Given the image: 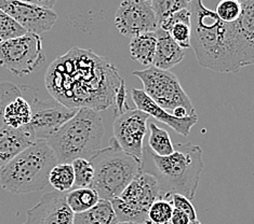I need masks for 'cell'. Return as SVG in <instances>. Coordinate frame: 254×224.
<instances>
[{"label":"cell","mask_w":254,"mask_h":224,"mask_svg":"<svg viewBox=\"0 0 254 224\" xmlns=\"http://www.w3.org/2000/svg\"><path fill=\"white\" fill-rule=\"evenodd\" d=\"M78 109L66 107L56 99L40 100L35 97L32 104V120L27 124L36 139H47L75 116Z\"/></svg>","instance_id":"obj_12"},{"label":"cell","mask_w":254,"mask_h":224,"mask_svg":"<svg viewBox=\"0 0 254 224\" xmlns=\"http://www.w3.org/2000/svg\"><path fill=\"white\" fill-rule=\"evenodd\" d=\"M0 116L3 124L19 129L27 125L32 120V105L21 95L11 99L2 109Z\"/></svg>","instance_id":"obj_20"},{"label":"cell","mask_w":254,"mask_h":224,"mask_svg":"<svg viewBox=\"0 0 254 224\" xmlns=\"http://www.w3.org/2000/svg\"><path fill=\"white\" fill-rule=\"evenodd\" d=\"M66 193L52 191L42 195L26 211V221L23 224H74L75 214L66 202Z\"/></svg>","instance_id":"obj_14"},{"label":"cell","mask_w":254,"mask_h":224,"mask_svg":"<svg viewBox=\"0 0 254 224\" xmlns=\"http://www.w3.org/2000/svg\"><path fill=\"white\" fill-rule=\"evenodd\" d=\"M174 147V152L168 156H159L148 146L144 147L142 171L158 180L160 198L170 201L173 194H182L191 201L203 171L202 149L191 142Z\"/></svg>","instance_id":"obj_3"},{"label":"cell","mask_w":254,"mask_h":224,"mask_svg":"<svg viewBox=\"0 0 254 224\" xmlns=\"http://www.w3.org/2000/svg\"><path fill=\"white\" fill-rule=\"evenodd\" d=\"M36 139L27 125L14 129L3 124L0 127V168L33 144Z\"/></svg>","instance_id":"obj_17"},{"label":"cell","mask_w":254,"mask_h":224,"mask_svg":"<svg viewBox=\"0 0 254 224\" xmlns=\"http://www.w3.org/2000/svg\"><path fill=\"white\" fill-rule=\"evenodd\" d=\"M216 14L225 23H235L243 12V2L239 0H221L216 5Z\"/></svg>","instance_id":"obj_29"},{"label":"cell","mask_w":254,"mask_h":224,"mask_svg":"<svg viewBox=\"0 0 254 224\" xmlns=\"http://www.w3.org/2000/svg\"><path fill=\"white\" fill-rule=\"evenodd\" d=\"M160 186L153 175L141 171L118 197L112 199L119 222L145 224L150 206L160 198Z\"/></svg>","instance_id":"obj_7"},{"label":"cell","mask_w":254,"mask_h":224,"mask_svg":"<svg viewBox=\"0 0 254 224\" xmlns=\"http://www.w3.org/2000/svg\"><path fill=\"white\" fill-rule=\"evenodd\" d=\"M169 34L184 50L191 46V24L177 23L169 29Z\"/></svg>","instance_id":"obj_30"},{"label":"cell","mask_w":254,"mask_h":224,"mask_svg":"<svg viewBox=\"0 0 254 224\" xmlns=\"http://www.w3.org/2000/svg\"><path fill=\"white\" fill-rule=\"evenodd\" d=\"M231 25L234 50L239 67L254 65V0L243 2L239 20Z\"/></svg>","instance_id":"obj_15"},{"label":"cell","mask_w":254,"mask_h":224,"mask_svg":"<svg viewBox=\"0 0 254 224\" xmlns=\"http://www.w3.org/2000/svg\"><path fill=\"white\" fill-rule=\"evenodd\" d=\"M118 218L110 199H100L94 207L75 214L74 224H117Z\"/></svg>","instance_id":"obj_21"},{"label":"cell","mask_w":254,"mask_h":224,"mask_svg":"<svg viewBox=\"0 0 254 224\" xmlns=\"http://www.w3.org/2000/svg\"><path fill=\"white\" fill-rule=\"evenodd\" d=\"M157 49L156 32L144 33L131 38L129 45L130 56L132 60L137 62L145 67L154 65Z\"/></svg>","instance_id":"obj_19"},{"label":"cell","mask_w":254,"mask_h":224,"mask_svg":"<svg viewBox=\"0 0 254 224\" xmlns=\"http://www.w3.org/2000/svg\"><path fill=\"white\" fill-rule=\"evenodd\" d=\"M25 34H27L26 30L13 17L0 9V42L21 37Z\"/></svg>","instance_id":"obj_28"},{"label":"cell","mask_w":254,"mask_h":224,"mask_svg":"<svg viewBox=\"0 0 254 224\" xmlns=\"http://www.w3.org/2000/svg\"><path fill=\"white\" fill-rule=\"evenodd\" d=\"M157 49L154 60L155 67L169 70L180 64L185 57V50L181 47L167 30L157 28Z\"/></svg>","instance_id":"obj_18"},{"label":"cell","mask_w":254,"mask_h":224,"mask_svg":"<svg viewBox=\"0 0 254 224\" xmlns=\"http://www.w3.org/2000/svg\"><path fill=\"white\" fill-rule=\"evenodd\" d=\"M49 184L59 192H68L75 184V173L70 163H58L49 175Z\"/></svg>","instance_id":"obj_23"},{"label":"cell","mask_w":254,"mask_h":224,"mask_svg":"<svg viewBox=\"0 0 254 224\" xmlns=\"http://www.w3.org/2000/svg\"><path fill=\"white\" fill-rule=\"evenodd\" d=\"M131 97L138 110L146 112L150 117H153L157 121H159V122L170 126L174 132H177L178 134L184 137H187L190 135L192 126L196 125L198 122V116L196 113L184 119H179L173 116L172 113L166 110V109H163L159 105H157L156 102L144 92V90L132 89Z\"/></svg>","instance_id":"obj_16"},{"label":"cell","mask_w":254,"mask_h":224,"mask_svg":"<svg viewBox=\"0 0 254 224\" xmlns=\"http://www.w3.org/2000/svg\"><path fill=\"white\" fill-rule=\"evenodd\" d=\"M170 202L172 203L173 207L182 210L187 216L190 217V221H195L197 219V213L196 209L193 207L190 199L182 194H173L170 198Z\"/></svg>","instance_id":"obj_31"},{"label":"cell","mask_w":254,"mask_h":224,"mask_svg":"<svg viewBox=\"0 0 254 224\" xmlns=\"http://www.w3.org/2000/svg\"><path fill=\"white\" fill-rule=\"evenodd\" d=\"M177 23L191 24V13H190V8L181 10V11L177 12V13L171 15L170 17H168L167 20L162 21L158 25V28H161L163 30H167V32H169V29H170L174 25V24H177Z\"/></svg>","instance_id":"obj_32"},{"label":"cell","mask_w":254,"mask_h":224,"mask_svg":"<svg viewBox=\"0 0 254 224\" xmlns=\"http://www.w3.org/2000/svg\"><path fill=\"white\" fill-rule=\"evenodd\" d=\"M0 9L13 17L27 33H47L58 21V14L52 9L20 0H0Z\"/></svg>","instance_id":"obj_13"},{"label":"cell","mask_w":254,"mask_h":224,"mask_svg":"<svg viewBox=\"0 0 254 224\" xmlns=\"http://www.w3.org/2000/svg\"><path fill=\"white\" fill-rule=\"evenodd\" d=\"M104 136V125L99 111L80 108L71 119L47 139L59 163L88 159L98 152Z\"/></svg>","instance_id":"obj_4"},{"label":"cell","mask_w":254,"mask_h":224,"mask_svg":"<svg viewBox=\"0 0 254 224\" xmlns=\"http://www.w3.org/2000/svg\"><path fill=\"white\" fill-rule=\"evenodd\" d=\"M117 224H138V223H133V222H118Z\"/></svg>","instance_id":"obj_36"},{"label":"cell","mask_w":254,"mask_h":224,"mask_svg":"<svg viewBox=\"0 0 254 224\" xmlns=\"http://www.w3.org/2000/svg\"><path fill=\"white\" fill-rule=\"evenodd\" d=\"M190 224H201L200 222H199L198 220H195V221H190Z\"/></svg>","instance_id":"obj_37"},{"label":"cell","mask_w":254,"mask_h":224,"mask_svg":"<svg viewBox=\"0 0 254 224\" xmlns=\"http://www.w3.org/2000/svg\"><path fill=\"white\" fill-rule=\"evenodd\" d=\"M149 114L138 109H129L115 119L114 140L125 152L143 163L144 138L147 134Z\"/></svg>","instance_id":"obj_10"},{"label":"cell","mask_w":254,"mask_h":224,"mask_svg":"<svg viewBox=\"0 0 254 224\" xmlns=\"http://www.w3.org/2000/svg\"><path fill=\"white\" fill-rule=\"evenodd\" d=\"M148 147L155 154L159 156L170 155L175 150L169 133L166 130L160 129L154 122L149 123Z\"/></svg>","instance_id":"obj_24"},{"label":"cell","mask_w":254,"mask_h":224,"mask_svg":"<svg viewBox=\"0 0 254 224\" xmlns=\"http://www.w3.org/2000/svg\"><path fill=\"white\" fill-rule=\"evenodd\" d=\"M45 60L42 40L38 34L27 33L21 37L0 42V66L14 76L32 74Z\"/></svg>","instance_id":"obj_9"},{"label":"cell","mask_w":254,"mask_h":224,"mask_svg":"<svg viewBox=\"0 0 254 224\" xmlns=\"http://www.w3.org/2000/svg\"><path fill=\"white\" fill-rule=\"evenodd\" d=\"M71 165L75 173V184L72 189L91 186L94 180V168L91 161L88 159H76L71 162Z\"/></svg>","instance_id":"obj_26"},{"label":"cell","mask_w":254,"mask_h":224,"mask_svg":"<svg viewBox=\"0 0 254 224\" xmlns=\"http://www.w3.org/2000/svg\"><path fill=\"white\" fill-rule=\"evenodd\" d=\"M145 1H148V2H152L153 0H145Z\"/></svg>","instance_id":"obj_38"},{"label":"cell","mask_w":254,"mask_h":224,"mask_svg":"<svg viewBox=\"0 0 254 224\" xmlns=\"http://www.w3.org/2000/svg\"><path fill=\"white\" fill-rule=\"evenodd\" d=\"M115 26L126 37L156 32L158 21L152 3L145 0H124L115 14Z\"/></svg>","instance_id":"obj_11"},{"label":"cell","mask_w":254,"mask_h":224,"mask_svg":"<svg viewBox=\"0 0 254 224\" xmlns=\"http://www.w3.org/2000/svg\"><path fill=\"white\" fill-rule=\"evenodd\" d=\"M94 180L91 187L101 199L118 197L136 175L142 171V162L128 154L111 139L110 146L100 149L91 159Z\"/></svg>","instance_id":"obj_6"},{"label":"cell","mask_w":254,"mask_h":224,"mask_svg":"<svg viewBox=\"0 0 254 224\" xmlns=\"http://www.w3.org/2000/svg\"><path fill=\"white\" fill-rule=\"evenodd\" d=\"M174 207L170 201L158 198L150 206L148 221L154 224H169L171 220Z\"/></svg>","instance_id":"obj_27"},{"label":"cell","mask_w":254,"mask_h":224,"mask_svg":"<svg viewBox=\"0 0 254 224\" xmlns=\"http://www.w3.org/2000/svg\"><path fill=\"white\" fill-rule=\"evenodd\" d=\"M124 79L106 57L72 47L50 64L45 86L52 97L72 109L102 111L114 106Z\"/></svg>","instance_id":"obj_1"},{"label":"cell","mask_w":254,"mask_h":224,"mask_svg":"<svg viewBox=\"0 0 254 224\" xmlns=\"http://www.w3.org/2000/svg\"><path fill=\"white\" fill-rule=\"evenodd\" d=\"M133 76L140 79L144 92L161 108L172 112L178 107H184L190 116L195 114L196 110L189 95L181 86L178 77L170 70L150 66L147 69L133 71Z\"/></svg>","instance_id":"obj_8"},{"label":"cell","mask_w":254,"mask_h":224,"mask_svg":"<svg viewBox=\"0 0 254 224\" xmlns=\"http://www.w3.org/2000/svg\"><path fill=\"white\" fill-rule=\"evenodd\" d=\"M191 47L199 65L223 74L240 70L232 39V25L223 22L202 0H191Z\"/></svg>","instance_id":"obj_2"},{"label":"cell","mask_w":254,"mask_h":224,"mask_svg":"<svg viewBox=\"0 0 254 224\" xmlns=\"http://www.w3.org/2000/svg\"><path fill=\"white\" fill-rule=\"evenodd\" d=\"M191 0H153L152 7L156 14L158 25L177 12L190 7Z\"/></svg>","instance_id":"obj_25"},{"label":"cell","mask_w":254,"mask_h":224,"mask_svg":"<svg viewBox=\"0 0 254 224\" xmlns=\"http://www.w3.org/2000/svg\"><path fill=\"white\" fill-rule=\"evenodd\" d=\"M99 193L93 187H76L66 193V202L74 214L91 209L100 201Z\"/></svg>","instance_id":"obj_22"},{"label":"cell","mask_w":254,"mask_h":224,"mask_svg":"<svg viewBox=\"0 0 254 224\" xmlns=\"http://www.w3.org/2000/svg\"><path fill=\"white\" fill-rule=\"evenodd\" d=\"M190 219L182 210L174 208L173 214L170 220V224H190Z\"/></svg>","instance_id":"obj_34"},{"label":"cell","mask_w":254,"mask_h":224,"mask_svg":"<svg viewBox=\"0 0 254 224\" xmlns=\"http://www.w3.org/2000/svg\"><path fill=\"white\" fill-rule=\"evenodd\" d=\"M20 1L36 4V5H39V7H44L48 9H53L58 0H20Z\"/></svg>","instance_id":"obj_35"},{"label":"cell","mask_w":254,"mask_h":224,"mask_svg":"<svg viewBox=\"0 0 254 224\" xmlns=\"http://www.w3.org/2000/svg\"><path fill=\"white\" fill-rule=\"evenodd\" d=\"M130 107L128 106V102H127V90H126V83L125 80L123 81L122 86H120L118 92L115 96L114 100V112L115 117H119L120 114L125 113L127 110H129Z\"/></svg>","instance_id":"obj_33"},{"label":"cell","mask_w":254,"mask_h":224,"mask_svg":"<svg viewBox=\"0 0 254 224\" xmlns=\"http://www.w3.org/2000/svg\"><path fill=\"white\" fill-rule=\"evenodd\" d=\"M59 163L46 139H37L0 168V185L13 194L40 191L49 184V175Z\"/></svg>","instance_id":"obj_5"}]
</instances>
